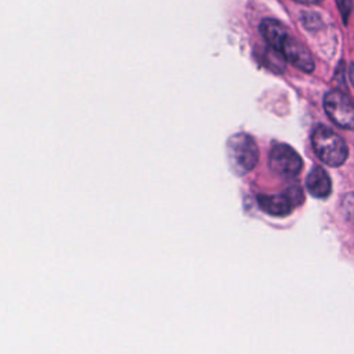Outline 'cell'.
Listing matches in <instances>:
<instances>
[{"label":"cell","mask_w":354,"mask_h":354,"mask_svg":"<svg viewBox=\"0 0 354 354\" xmlns=\"http://www.w3.org/2000/svg\"><path fill=\"white\" fill-rule=\"evenodd\" d=\"M324 108L328 118L336 126L347 130L354 129V102L347 94L339 90L326 93L324 98Z\"/></svg>","instance_id":"cell-3"},{"label":"cell","mask_w":354,"mask_h":354,"mask_svg":"<svg viewBox=\"0 0 354 354\" xmlns=\"http://www.w3.org/2000/svg\"><path fill=\"white\" fill-rule=\"evenodd\" d=\"M227 158L235 174L249 173L259 160V149L254 140L246 133L231 136L227 141Z\"/></svg>","instance_id":"cell-2"},{"label":"cell","mask_w":354,"mask_h":354,"mask_svg":"<svg viewBox=\"0 0 354 354\" xmlns=\"http://www.w3.org/2000/svg\"><path fill=\"white\" fill-rule=\"evenodd\" d=\"M337 6L342 11V17L344 18V21L347 19L351 8H353V0H337Z\"/></svg>","instance_id":"cell-10"},{"label":"cell","mask_w":354,"mask_h":354,"mask_svg":"<svg viewBox=\"0 0 354 354\" xmlns=\"http://www.w3.org/2000/svg\"><path fill=\"white\" fill-rule=\"evenodd\" d=\"M300 155L288 144H275L270 152V167L283 177H295L301 169Z\"/></svg>","instance_id":"cell-4"},{"label":"cell","mask_w":354,"mask_h":354,"mask_svg":"<svg viewBox=\"0 0 354 354\" xmlns=\"http://www.w3.org/2000/svg\"><path fill=\"white\" fill-rule=\"evenodd\" d=\"M295 1H299V3H306V4H317V3H321L322 0H295Z\"/></svg>","instance_id":"cell-11"},{"label":"cell","mask_w":354,"mask_h":354,"mask_svg":"<svg viewBox=\"0 0 354 354\" xmlns=\"http://www.w3.org/2000/svg\"><path fill=\"white\" fill-rule=\"evenodd\" d=\"M343 209L347 217L354 218V194H350L343 199Z\"/></svg>","instance_id":"cell-9"},{"label":"cell","mask_w":354,"mask_h":354,"mask_svg":"<svg viewBox=\"0 0 354 354\" xmlns=\"http://www.w3.org/2000/svg\"><path fill=\"white\" fill-rule=\"evenodd\" d=\"M306 188L314 198H326L332 191L329 174L319 166L313 167L306 177Z\"/></svg>","instance_id":"cell-7"},{"label":"cell","mask_w":354,"mask_h":354,"mask_svg":"<svg viewBox=\"0 0 354 354\" xmlns=\"http://www.w3.org/2000/svg\"><path fill=\"white\" fill-rule=\"evenodd\" d=\"M350 77H351V82H353V84H354V65H353L351 69H350Z\"/></svg>","instance_id":"cell-12"},{"label":"cell","mask_w":354,"mask_h":354,"mask_svg":"<svg viewBox=\"0 0 354 354\" xmlns=\"http://www.w3.org/2000/svg\"><path fill=\"white\" fill-rule=\"evenodd\" d=\"M260 32L264 37V40L278 51L282 40L289 33L288 29L275 19H263L260 24Z\"/></svg>","instance_id":"cell-8"},{"label":"cell","mask_w":354,"mask_h":354,"mask_svg":"<svg viewBox=\"0 0 354 354\" xmlns=\"http://www.w3.org/2000/svg\"><path fill=\"white\" fill-rule=\"evenodd\" d=\"M315 155L328 166L337 167L347 159L348 149L344 140L326 126H317L311 134Z\"/></svg>","instance_id":"cell-1"},{"label":"cell","mask_w":354,"mask_h":354,"mask_svg":"<svg viewBox=\"0 0 354 354\" xmlns=\"http://www.w3.org/2000/svg\"><path fill=\"white\" fill-rule=\"evenodd\" d=\"M257 203L263 212L271 216H286L296 206L292 198L289 196L288 191L277 195H267V194L259 195Z\"/></svg>","instance_id":"cell-6"},{"label":"cell","mask_w":354,"mask_h":354,"mask_svg":"<svg viewBox=\"0 0 354 354\" xmlns=\"http://www.w3.org/2000/svg\"><path fill=\"white\" fill-rule=\"evenodd\" d=\"M278 51L296 68H299L303 72H313L314 71V58L310 53V50L300 43L296 37H293L290 33L285 36L282 40Z\"/></svg>","instance_id":"cell-5"}]
</instances>
